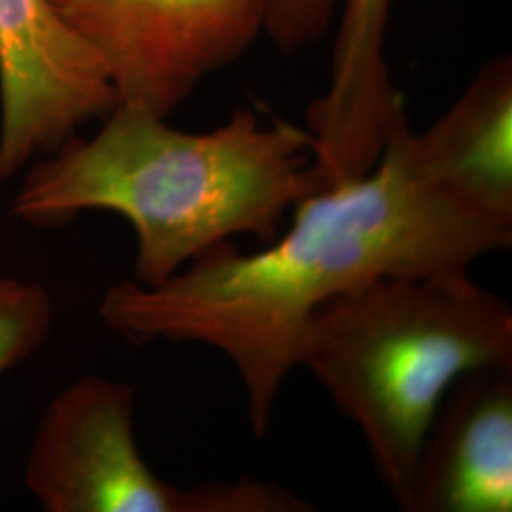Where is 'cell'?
Returning a JSON list of instances; mask_svg holds the SVG:
<instances>
[{
	"label": "cell",
	"mask_w": 512,
	"mask_h": 512,
	"mask_svg": "<svg viewBox=\"0 0 512 512\" xmlns=\"http://www.w3.org/2000/svg\"><path fill=\"white\" fill-rule=\"evenodd\" d=\"M511 245L512 224L471 213L440 186L404 114L365 175L296 203L291 228L262 251L224 241L160 285L120 279L99 315L133 344L217 349L238 372L251 431L264 437L323 304L384 275L469 274Z\"/></svg>",
	"instance_id": "obj_1"
},
{
	"label": "cell",
	"mask_w": 512,
	"mask_h": 512,
	"mask_svg": "<svg viewBox=\"0 0 512 512\" xmlns=\"http://www.w3.org/2000/svg\"><path fill=\"white\" fill-rule=\"evenodd\" d=\"M311 148L308 129L266 124L251 109L190 133L116 105L93 137L35 162L12 217L61 228L86 211L114 213L135 234L133 279L154 287L234 236L274 241L294 205L319 192Z\"/></svg>",
	"instance_id": "obj_2"
},
{
	"label": "cell",
	"mask_w": 512,
	"mask_h": 512,
	"mask_svg": "<svg viewBox=\"0 0 512 512\" xmlns=\"http://www.w3.org/2000/svg\"><path fill=\"white\" fill-rule=\"evenodd\" d=\"M300 366L361 429L401 509L452 385L475 370L512 366L511 306L469 274L384 275L311 315Z\"/></svg>",
	"instance_id": "obj_3"
},
{
	"label": "cell",
	"mask_w": 512,
	"mask_h": 512,
	"mask_svg": "<svg viewBox=\"0 0 512 512\" xmlns=\"http://www.w3.org/2000/svg\"><path fill=\"white\" fill-rule=\"evenodd\" d=\"M126 382L82 376L48 403L23 482L46 512H306L310 503L272 482L239 476L181 488L156 475L133 431Z\"/></svg>",
	"instance_id": "obj_4"
},
{
	"label": "cell",
	"mask_w": 512,
	"mask_h": 512,
	"mask_svg": "<svg viewBox=\"0 0 512 512\" xmlns=\"http://www.w3.org/2000/svg\"><path fill=\"white\" fill-rule=\"evenodd\" d=\"M101 57L118 105L169 116L264 35L266 0H52Z\"/></svg>",
	"instance_id": "obj_5"
},
{
	"label": "cell",
	"mask_w": 512,
	"mask_h": 512,
	"mask_svg": "<svg viewBox=\"0 0 512 512\" xmlns=\"http://www.w3.org/2000/svg\"><path fill=\"white\" fill-rule=\"evenodd\" d=\"M116 105L101 57L52 0H0V183Z\"/></svg>",
	"instance_id": "obj_6"
},
{
	"label": "cell",
	"mask_w": 512,
	"mask_h": 512,
	"mask_svg": "<svg viewBox=\"0 0 512 512\" xmlns=\"http://www.w3.org/2000/svg\"><path fill=\"white\" fill-rule=\"evenodd\" d=\"M401 511H512V366L475 370L452 385Z\"/></svg>",
	"instance_id": "obj_7"
},
{
	"label": "cell",
	"mask_w": 512,
	"mask_h": 512,
	"mask_svg": "<svg viewBox=\"0 0 512 512\" xmlns=\"http://www.w3.org/2000/svg\"><path fill=\"white\" fill-rule=\"evenodd\" d=\"M440 186L465 209L512 224V63H488L439 120L418 133Z\"/></svg>",
	"instance_id": "obj_8"
},
{
	"label": "cell",
	"mask_w": 512,
	"mask_h": 512,
	"mask_svg": "<svg viewBox=\"0 0 512 512\" xmlns=\"http://www.w3.org/2000/svg\"><path fill=\"white\" fill-rule=\"evenodd\" d=\"M54 325V302L35 281L0 274V378L31 359Z\"/></svg>",
	"instance_id": "obj_9"
}]
</instances>
